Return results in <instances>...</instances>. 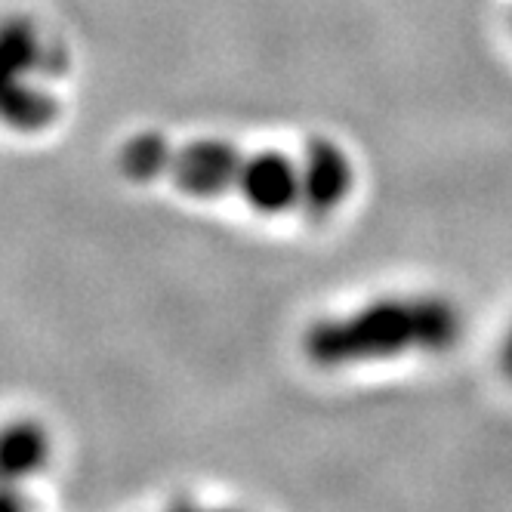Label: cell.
I'll list each match as a JSON object with an SVG mask.
<instances>
[{
    "label": "cell",
    "instance_id": "obj_2",
    "mask_svg": "<svg viewBox=\"0 0 512 512\" xmlns=\"http://www.w3.org/2000/svg\"><path fill=\"white\" fill-rule=\"evenodd\" d=\"M457 331L460 315L448 300H386L355 312L352 318L312 327L306 352L321 364H343L408 349H442L454 343Z\"/></svg>",
    "mask_w": 512,
    "mask_h": 512
},
{
    "label": "cell",
    "instance_id": "obj_5",
    "mask_svg": "<svg viewBox=\"0 0 512 512\" xmlns=\"http://www.w3.org/2000/svg\"><path fill=\"white\" fill-rule=\"evenodd\" d=\"M503 364H506V374L512 377V334H509V343L503 349Z\"/></svg>",
    "mask_w": 512,
    "mask_h": 512
},
{
    "label": "cell",
    "instance_id": "obj_1",
    "mask_svg": "<svg viewBox=\"0 0 512 512\" xmlns=\"http://www.w3.org/2000/svg\"><path fill=\"white\" fill-rule=\"evenodd\" d=\"M121 167L136 176H167L195 195H241L260 210H331L349 186L352 167L331 142H315L303 161L278 152L247 155L219 142L170 145L161 136H136L124 145Z\"/></svg>",
    "mask_w": 512,
    "mask_h": 512
},
{
    "label": "cell",
    "instance_id": "obj_3",
    "mask_svg": "<svg viewBox=\"0 0 512 512\" xmlns=\"http://www.w3.org/2000/svg\"><path fill=\"white\" fill-rule=\"evenodd\" d=\"M38 68L59 75V50L47 47L38 25L25 16L0 22V121L4 124L38 130L53 121L56 102L44 90L22 84V75Z\"/></svg>",
    "mask_w": 512,
    "mask_h": 512
},
{
    "label": "cell",
    "instance_id": "obj_4",
    "mask_svg": "<svg viewBox=\"0 0 512 512\" xmlns=\"http://www.w3.org/2000/svg\"><path fill=\"white\" fill-rule=\"evenodd\" d=\"M47 448V432L38 423H13L0 429V506L19 503L13 485L44 466Z\"/></svg>",
    "mask_w": 512,
    "mask_h": 512
}]
</instances>
